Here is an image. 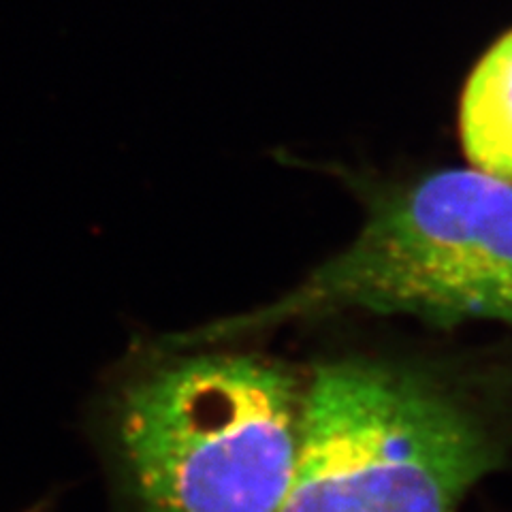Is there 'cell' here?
<instances>
[{
	"label": "cell",
	"mask_w": 512,
	"mask_h": 512,
	"mask_svg": "<svg viewBox=\"0 0 512 512\" xmlns=\"http://www.w3.org/2000/svg\"><path fill=\"white\" fill-rule=\"evenodd\" d=\"M280 512H457L512 453V359L331 357Z\"/></svg>",
	"instance_id": "6da1fadb"
},
{
	"label": "cell",
	"mask_w": 512,
	"mask_h": 512,
	"mask_svg": "<svg viewBox=\"0 0 512 512\" xmlns=\"http://www.w3.org/2000/svg\"><path fill=\"white\" fill-rule=\"evenodd\" d=\"M308 376L274 357L169 338L128 359L103 399V438L135 512H280Z\"/></svg>",
	"instance_id": "7a4b0ae2"
},
{
	"label": "cell",
	"mask_w": 512,
	"mask_h": 512,
	"mask_svg": "<svg viewBox=\"0 0 512 512\" xmlns=\"http://www.w3.org/2000/svg\"><path fill=\"white\" fill-rule=\"evenodd\" d=\"M359 235L261 308L167 338L227 346L335 314H404L434 327L512 325V186L483 171L438 169L365 188Z\"/></svg>",
	"instance_id": "3957f363"
},
{
	"label": "cell",
	"mask_w": 512,
	"mask_h": 512,
	"mask_svg": "<svg viewBox=\"0 0 512 512\" xmlns=\"http://www.w3.org/2000/svg\"><path fill=\"white\" fill-rule=\"evenodd\" d=\"M459 135L476 171L512 184V30L478 60L463 88Z\"/></svg>",
	"instance_id": "277c9868"
},
{
	"label": "cell",
	"mask_w": 512,
	"mask_h": 512,
	"mask_svg": "<svg viewBox=\"0 0 512 512\" xmlns=\"http://www.w3.org/2000/svg\"><path fill=\"white\" fill-rule=\"evenodd\" d=\"M24 512H50V508H47V504H37V506H32V508H28Z\"/></svg>",
	"instance_id": "5b68a950"
}]
</instances>
